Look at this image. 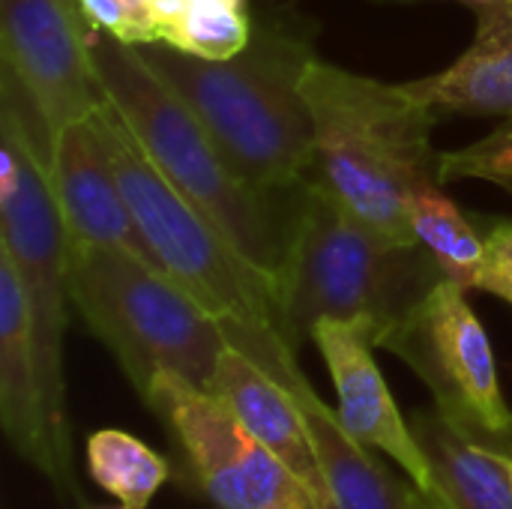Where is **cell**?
<instances>
[{
  "mask_svg": "<svg viewBox=\"0 0 512 509\" xmlns=\"http://www.w3.org/2000/svg\"><path fill=\"white\" fill-rule=\"evenodd\" d=\"M0 252L12 261L30 309L39 390L60 471L57 492L84 504L66 417L69 237L51 183V129L6 69L0 72Z\"/></svg>",
  "mask_w": 512,
  "mask_h": 509,
  "instance_id": "cell-4",
  "label": "cell"
},
{
  "mask_svg": "<svg viewBox=\"0 0 512 509\" xmlns=\"http://www.w3.org/2000/svg\"><path fill=\"white\" fill-rule=\"evenodd\" d=\"M411 509H432V501H429L426 495H420V501H417Z\"/></svg>",
  "mask_w": 512,
  "mask_h": 509,
  "instance_id": "cell-27",
  "label": "cell"
},
{
  "mask_svg": "<svg viewBox=\"0 0 512 509\" xmlns=\"http://www.w3.org/2000/svg\"><path fill=\"white\" fill-rule=\"evenodd\" d=\"M474 42L447 69L405 81L438 117H512V3L477 6Z\"/></svg>",
  "mask_w": 512,
  "mask_h": 509,
  "instance_id": "cell-17",
  "label": "cell"
},
{
  "mask_svg": "<svg viewBox=\"0 0 512 509\" xmlns=\"http://www.w3.org/2000/svg\"><path fill=\"white\" fill-rule=\"evenodd\" d=\"M51 183L69 243L123 246L153 261L123 195L96 111L51 135Z\"/></svg>",
  "mask_w": 512,
  "mask_h": 509,
  "instance_id": "cell-12",
  "label": "cell"
},
{
  "mask_svg": "<svg viewBox=\"0 0 512 509\" xmlns=\"http://www.w3.org/2000/svg\"><path fill=\"white\" fill-rule=\"evenodd\" d=\"M0 57L51 135L93 114L105 99L78 0H0Z\"/></svg>",
  "mask_w": 512,
  "mask_h": 509,
  "instance_id": "cell-10",
  "label": "cell"
},
{
  "mask_svg": "<svg viewBox=\"0 0 512 509\" xmlns=\"http://www.w3.org/2000/svg\"><path fill=\"white\" fill-rule=\"evenodd\" d=\"M102 96L123 114L156 168L261 273L279 282L300 189L267 192L237 174L195 111L141 57L138 45L90 30ZM279 288V285H276Z\"/></svg>",
  "mask_w": 512,
  "mask_h": 509,
  "instance_id": "cell-3",
  "label": "cell"
},
{
  "mask_svg": "<svg viewBox=\"0 0 512 509\" xmlns=\"http://www.w3.org/2000/svg\"><path fill=\"white\" fill-rule=\"evenodd\" d=\"M312 342L333 378L345 429L369 450L390 456L399 471L432 498L435 480L426 453L375 363L378 324L369 318H324L312 327Z\"/></svg>",
  "mask_w": 512,
  "mask_h": 509,
  "instance_id": "cell-11",
  "label": "cell"
},
{
  "mask_svg": "<svg viewBox=\"0 0 512 509\" xmlns=\"http://www.w3.org/2000/svg\"><path fill=\"white\" fill-rule=\"evenodd\" d=\"M141 402L162 423L186 489L216 509H324L210 390L159 372Z\"/></svg>",
  "mask_w": 512,
  "mask_h": 509,
  "instance_id": "cell-8",
  "label": "cell"
},
{
  "mask_svg": "<svg viewBox=\"0 0 512 509\" xmlns=\"http://www.w3.org/2000/svg\"><path fill=\"white\" fill-rule=\"evenodd\" d=\"M477 291L495 294L512 306V219L495 222L486 234V255Z\"/></svg>",
  "mask_w": 512,
  "mask_h": 509,
  "instance_id": "cell-22",
  "label": "cell"
},
{
  "mask_svg": "<svg viewBox=\"0 0 512 509\" xmlns=\"http://www.w3.org/2000/svg\"><path fill=\"white\" fill-rule=\"evenodd\" d=\"M438 180L441 183L486 180L512 192V117H507L501 126H495L486 138L462 150L441 153Z\"/></svg>",
  "mask_w": 512,
  "mask_h": 509,
  "instance_id": "cell-21",
  "label": "cell"
},
{
  "mask_svg": "<svg viewBox=\"0 0 512 509\" xmlns=\"http://www.w3.org/2000/svg\"><path fill=\"white\" fill-rule=\"evenodd\" d=\"M87 471L126 509H150L153 495L174 474L159 453L120 429H102L87 438Z\"/></svg>",
  "mask_w": 512,
  "mask_h": 509,
  "instance_id": "cell-19",
  "label": "cell"
},
{
  "mask_svg": "<svg viewBox=\"0 0 512 509\" xmlns=\"http://www.w3.org/2000/svg\"><path fill=\"white\" fill-rule=\"evenodd\" d=\"M441 279L423 246L381 237L315 180L300 189L276 282L285 339L294 348L312 339L324 318H369L381 339Z\"/></svg>",
  "mask_w": 512,
  "mask_h": 509,
  "instance_id": "cell-5",
  "label": "cell"
},
{
  "mask_svg": "<svg viewBox=\"0 0 512 509\" xmlns=\"http://www.w3.org/2000/svg\"><path fill=\"white\" fill-rule=\"evenodd\" d=\"M459 3H465V6H471V9H477V6H489V3H512V0H459Z\"/></svg>",
  "mask_w": 512,
  "mask_h": 509,
  "instance_id": "cell-26",
  "label": "cell"
},
{
  "mask_svg": "<svg viewBox=\"0 0 512 509\" xmlns=\"http://www.w3.org/2000/svg\"><path fill=\"white\" fill-rule=\"evenodd\" d=\"M69 300L138 396L159 372L207 390L228 348L222 324L183 285L123 246L69 243Z\"/></svg>",
  "mask_w": 512,
  "mask_h": 509,
  "instance_id": "cell-6",
  "label": "cell"
},
{
  "mask_svg": "<svg viewBox=\"0 0 512 509\" xmlns=\"http://www.w3.org/2000/svg\"><path fill=\"white\" fill-rule=\"evenodd\" d=\"M141 57L207 126L240 177L267 192L312 180L315 135L303 75L318 60L312 21L285 3L255 12L249 45L228 60H201L165 42Z\"/></svg>",
  "mask_w": 512,
  "mask_h": 509,
  "instance_id": "cell-1",
  "label": "cell"
},
{
  "mask_svg": "<svg viewBox=\"0 0 512 509\" xmlns=\"http://www.w3.org/2000/svg\"><path fill=\"white\" fill-rule=\"evenodd\" d=\"M294 390L309 444L315 450L318 468L330 489L336 509H411L420 501V489L408 480H399L384 462H378L363 441H357L339 411H333L303 378L297 366V351H285L270 366Z\"/></svg>",
  "mask_w": 512,
  "mask_h": 509,
  "instance_id": "cell-14",
  "label": "cell"
},
{
  "mask_svg": "<svg viewBox=\"0 0 512 509\" xmlns=\"http://www.w3.org/2000/svg\"><path fill=\"white\" fill-rule=\"evenodd\" d=\"M96 114L153 261L222 324L225 336L234 330H273L285 336L276 282L252 267L219 228L171 186L108 99H102Z\"/></svg>",
  "mask_w": 512,
  "mask_h": 509,
  "instance_id": "cell-7",
  "label": "cell"
},
{
  "mask_svg": "<svg viewBox=\"0 0 512 509\" xmlns=\"http://www.w3.org/2000/svg\"><path fill=\"white\" fill-rule=\"evenodd\" d=\"M252 30L249 0H189L162 42L201 60H228L249 45Z\"/></svg>",
  "mask_w": 512,
  "mask_h": 509,
  "instance_id": "cell-20",
  "label": "cell"
},
{
  "mask_svg": "<svg viewBox=\"0 0 512 509\" xmlns=\"http://www.w3.org/2000/svg\"><path fill=\"white\" fill-rule=\"evenodd\" d=\"M0 423L12 450L27 459L51 486H60V471L51 447L48 417L39 390L33 324L21 279L12 261L0 252Z\"/></svg>",
  "mask_w": 512,
  "mask_h": 509,
  "instance_id": "cell-15",
  "label": "cell"
},
{
  "mask_svg": "<svg viewBox=\"0 0 512 509\" xmlns=\"http://www.w3.org/2000/svg\"><path fill=\"white\" fill-rule=\"evenodd\" d=\"M78 9L90 30H102V33L132 45V27H129L123 0H78Z\"/></svg>",
  "mask_w": 512,
  "mask_h": 509,
  "instance_id": "cell-23",
  "label": "cell"
},
{
  "mask_svg": "<svg viewBox=\"0 0 512 509\" xmlns=\"http://www.w3.org/2000/svg\"><path fill=\"white\" fill-rule=\"evenodd\" d=\"M129 27H132V45H150L159 42V21H156V0H123Z\"/></svg>",
  "mask_w": 512,
  "mask_h": 509,
  "instance_id": "cell-24",
  "label": "cell"
},
{
  "mask_svg": "<svg viewBox=\"0 0 512 509\" xmlns=\"http://www.w3.org/2000/svg\"><path fill=\"white\" fill-rule=\"evenodd\" d=\"M303 96L315 135L312 180L381 237L420 246L411 201L426 180H438V114L405 81L390 84L327 60H312Z\"/></svg>",
  "mask_w": 512,
  "mask_h": 509,
  "instance_id": "cell-2",
  "label": "cell"
},
{
  "mask_svg": "<svg viewBox=\"0 0 512 509\" xmlns=\"http://www.w3.org/2000/svg\"><path fill=\"white\" fill-rule=\"evenodd\" d=\"M411 429L435 480L432 509H512V444L459 426L435 408L417 411Z\"/></svg>",
  "mask_w": 512,
  "mask_h": 509,
  "instance_id": "cell-16",
  "label": "cell"
},
{
  "mask_svg": "<svg viewBox=\"0 0 512 509\" xmlns=\"http://www.w3.org/2000/svg\"><path fill=\"white\" fill-rule=\"evenodd\" d=\"M207 390L315 495L321 507L336 509L309 444L300 402L282 375L228 345Z\"/></svg>",
  "mask_w": 512,
  "mask_h": 509,
  "instance_id": "cell-13",
  "label": "cell"
},
{
  "mask_svg": "<svg viewBox=\"0 0 512 509\" xmlns=\"http://www.w3.org/2000/svg\"><path fill=\"white\" fill-rule=\"evenodd\" d=\"M114 509H126V507H114Z\"/></svg>",
  "mask_w": 512,
  "mask_h": 509,
  "instance_id": "cell-29",
  "label": "cell"
},
{
  "mask_svg": "<svg viewBox=\"0 0 512 509\" xmlns=\"http://www.w3.org/2000/svg\"><path fill=\"white\" fill-rule=\"evenodd\" d=\"M429 387L435 411L474 432L512 444V411L501 390L489 333L450 279L435 282L381 339Z\"/></svg>",
  "mask_w": 512,
  "mask_h": 509,
  "instance_id": "cell-9",
  "label": "cell"
},
{
  "mask_svg": "<svg viewBox=\"0 0 512 509\" xmlns=\"http://www.w3.org/2000/svg\"><path fill=\"white\" fill-rule=\"evenodd\" d=\"M411 225L417 243L429 252L444 279L465 291H477L486 237L474 231L459 204L444 195L441 180H426L411 201Z\"/></svg>",
  "mask_w": 512,
  "mask_h": 509,
  "instance_id": "cell-18",
  "label": "cell"
},
{
  "mask_svg": "<svg viewBox=\"0 0 512 509\" xmlns=\"http://www.w3.org/2000/svg\"><path fill=\"white\" fill-rule=\"evenodd\" d=\"M381 3H414V0H381Z\"/></svg>",
  "mask_w": 512,
  "mask_h": 509,
  "instance_id": "cell-28",
  "label": "cell"
},
{
  "mask_svg": "<svg viewBox=\"0 0 512 509\" xmlns=\"http://www.w3.org/2000/svg\"><path fill=\"white\" fill-rule=\"evenodd\" d=\"M189 0H156V21H159V33L165 36V30L183 15ZM162 42V39H159Z\"/></svg>",
  "mask_w": 512,
  "mask_h": 509,
  "instance_id": "cell-25",
  "label": "cell"
}]
</instances>
